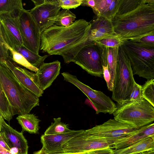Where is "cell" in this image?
I'll return each mask as SVG.
<instances>
[{"instance_id":"40","label":"cell","mask_w":154,"mask_h":154,"mask_svg":"<svg viewBox=\"0 0 154 154\" xmlns=\"http://www.w3.org/2000/svg\"><path fill=\"white\" fill-rule=\"evenodd\" d=\"M139 154H154V149L145 151Z\"/></svg>"},{"instance_id":"21","label":"cell","mask_w":154,"mask_h":154,"mask_svg":"<svg viewBox=\"0 0 154 154\" xmlns=\"http://www.w3.org/2000/svg\"><path fill=\"white\" fill-rule=\"evenodd\" d=\"M119 47L114 48L103 47V63L108 65L110 76V91H112L113 89L115 79Z\"/></svg>"},{"instance_id":"27","label":"cell","mask_w":154,"mask_h":154,"mask_svg":"<svg viewBox=\"0 0 154 154\" xmlns=\"http://www.w3.org/2000/svg\"><path fill=\"white\" fill-rule=\"evenodd\" d=\"M54 122L47 129L44 134L53 135L66 133L71 131L68 125L62 122L61 118H54Z\"/></svg>"},{"instance_id":"32","label":"cell","mask_w":154,"mask_h":154,"mask_svg":"<svg viewBox=\"0 0 154 154\" xmlns=\"http://www.w3.org/2000/svg\"><path fill=\"white\" fill-rule=\"evenodd\" d=\"M60 6L63 9L75 8L81 5L82 0H58Z\"/></svg>"},{"instance_id":"15","label":"cell","mask_w":154,"mask_h":154,"mask_svg":"<svg viewBox=\"0 0 154 154\" xmlns=\"http://www.w3.org/2000/svg\"><path fill=\"white\" fill-rule=\"evenodd\" d=\"M85 130H72L66 133L45 135L41 137V142L46 152L48 154L63 153V145L71 139L83 132Z\"/></svg>"},{"instance_id":"23","label":"cell","mask_w":154,"mask_h":154,"mask_svg":"<svg viewBox=\"0 0 154 154\" xmlns=\"http://www.w3.org/2000/svg\"><path fill=\"white\" fill-rule=\"evenodd\" d=\"M16 119L22 127V132L26 131L30 134H36L38 132L41 120L33 114L19 115Z\"/></svg>"},{"instance_id":"19","label":"cell","mask_w":154,"mask_h":154,"mask_svg":"<svg viewBox=\"0 0 154 154\" xmlns=\"http://www.w3.org/2000/svg\"><path fill=\"white\" fill-rule=\"evenodd\" d=\"M91 23L90 40L94 41L105 38L119 37L114 32L111 21L97 16Z\"/></svg>"},{"instance_id":"31","label":"cell","mask_w":154,"mask_h":154,"mask_svg":"<svg viewBox=\"0 0 154 154\" xmlns=\"http://www.w3.org/2000/svg\"><path fill=\"white\" fill-rule=\"evenodd\" d=\"M123 41L119 37L105 38L94 41L103 47L109 48L119 46Z\"/></svg>"},{"instance_id":"3","label":"cell","mask_w":154,"mask_h":154,"mask_svg":"<svg viewBox=\"0 0 154 154\" xmlns=\"http://www.w3.org/2000/svg\"><path fill=\"white\" fill-rule=\"evenodd\" d=\"M0 87L8 102L13 116L29 113L39 105V98L17 79L5 62L0 63Z\"/></svg>"},{"instance_id":"41","label":"cell","mask_w":154,"mask_h":154,"mask_svg":"<svg viewBox=\"0 0 154 154\" xmlns=\"http://www.w3.org/2000/svg\"><path fill=\"white\" fill-rule=\"evenodd\" d=\"M88 152L80 153H55V154H88Z\"/></svg>"},{"instance_id":"18","label":"cell","mask_w":154,"mask_h":154,"mask_svg":"<svg viewBox=\"0 0 154 154\" xmlns=\"http://www.w3.org/2000/svg\"><path fill=\"white\" fill-rule=\"evenodd\" d=\"M0 132L3 133L7 139L12 149L17 150L16 154H27L28 146L27 141L23 132L16 130L8 125L2 118Z\"/></svg>"},{"instance_id":"16","label":"cell","mask_w":154,"mask_h":154,"mask_svg":"<svg viewBox=\"0 0 154 154\" xmlns=\"http://www.w3.org/2000/svg\"><path fill=\"white\" fill-rule=\"evenodd\" d=\"M60 62L58 60L48 63H43L35 76L41 89L44 91L50 87L60 74Z\"/></svg>"},{"instance_id":"35","label":"cell","mask_w":154,"mask_h":154,"mask_svg":"<svg viewBox=\"0 0 154 154\" xmlns=\"http://www.w3.org/2000/svg\"><path fill=\"white\" fill-rule=\"evenodd\" d=\"M103 77L105 80L107 84L108 90H110V76L109 70L107 64L103 65Z\"/></svg>"},{"instance_id":"14","label":"cell","mask_w":154,"mask_h":154,"mask_svg":"<svg viewBox=\"0 0 154 154\" xmlns=\"http://www.w3.org/2000/svg\"><path fill=\"white\" fill-rule=\"evenodd\" d=\"M5 63L18 81L26 89L38 98L42 96L43 91L37 83L35 73L21 67L10 58Z\"/></svg>"},{"instance_id":"10","label":"cell","mask_w":154,"mask_h":154,"mask_svg":"<svg viewBox=\"0 0 154 154\" xmlns=\"http://www.w3.org/2000/svg\"><path fill=\"white\" fill-rule=\"evenodd\" d=\"M35 6L29 11L40 32L54 24V17L61 8L58 0H32Z\"/></svg>"},{"instance_id":"24","label":"cell","mask_w":154,"mask_h":154,"mask_svg":"<svg viewBox=\"0 0 154 154\" xmlns=\"http://www.w3.org/2000/svg\"><path fill=\"white\" fill-rule=\"evenodd\" d=\"M13 49L22 55L31 65L37 68L40 66L48 56L47 55L41 56L24 46H15Z\"/></svg>"},{"instance_id":"38","label":"cell","mask_w":154,"mask_h":154,"mask_svg":"<svg viewBox=\"0 0 154 154\" xmlns=\"http://www.w3.org/2000/svg\"><path fill=\"white\" fill-rule=\"evenodd\" d=\"M81 5L90 7L94 11L95 8V0H82V3Z\"/></svg>"},{"instance_id":"37","label":"cell","mask_w":154,"mask_h":154,"mask_svg":"<svg viewBox=\"0 0 154 154\" xmlns=\"http://www.w3.org/2000/svg\"><path fill=\"white\" fill-rule=\"evenodd\" d=\"M138 40L146 44L154 45V35H150L145 36Z\"/></svg>"},{"instance_id":"9","label":"cell","mask_w":154,"mask_h":154,"mask_svg":"<svg viewBox=\"0 0 154 154\" xmlns=\"http://www.w3.org/2000/svg\"><path fill=\"white\" fill-rule=\"evenodd\" d=\"M16 18L24 46L39 54L41 33L29 11L23 8Z\"/></svg>"},{"instance_id":"2","label":"cell","mask_w":154,"mask_h":154,"mask_svg":"<svg viewBox=\"0 0 154 154\" xmlns=\"http://www.w3.org/2000/svg\"><path fill=\"white\" fill-rule=\"evenodd\" d=\"M111 22L115 33L123 41L154 35V0H120Z\"/></svg>"},{"instance_id":"26","label":"cell","mask_w":154,"mask_h":154,"mask_svg":"<svg viewBox=\"0 0 154 154\" xmlns=\"http://www.w3.org/2000/svg\"><path fill=\"white\" fill-rule=\"evenodd\" d=\"M76 18L75 15L69 10L60 11L54 18L55 24L65 27L72 25Z\"/></svg>"},{"instance_id":"42","label":"cell","mask_w":154,"mask_h":154,"mask_svg":"<svg viewBox=\"0 0 154 154\" xmlns=\"http://www.w3.org/2000/svg\"><path fill=\"white\" fill-rule=\"evenodd\" d=\"M2 118H3L2 117V116L0 114V131H1V129L2 121Z\"/></svg>"},{"instance_id":"13","label":"cell","mask_w":154,"mask_h":154,"mask_svg":"<svg viewBox=\"0 0 154 154\" xmlns=\"http://www.w3.org/2000/svg\"><path fill=\"white\" fill-rule=\"evenodd\" d=\"M16 17L9 12L0 13V36L12 49L15 46H24Z\"/></svg>"},{"instance_id":"17","label":"cell","mask_w":154,"mask_h":154,"mask_svg":"<svg viewBox=\"0 0 154 154\" xmlns=\"http://www.w3.org/2000/svg\"><path fill=\"white\" fill-rule=\"evenodd\" d=\"M154 139V123L140 128L134 133L124 137L113 140L109 143V148L119 149L128 147L148 137Z\"/></svg>"},{"instance_id":"28","label":"cell","mask_w":154,"mask_h":154,"mask_svg":"<svg viewBox=\"0 0 154 154\" xmlns=\"http://www.w3.org/2000/svg\"><path fill=\"white\" fill-rule=\"evenodd\" d=\"M0 114L4 120L8 122L12 119V114L9 105L3 91L0 87Z\"/></svg>"},{"instance_id":"25","label":"cell","mask_w":154,"mask_h":154,"mask_svg":"<svg viewBox=\"0 0 154 154\" xmlns=\"http://www.w3.org/2000/svg\"><path fill=\"white\" fill-rule=\"evenodd\" d=\"M23 9L21 0H0V13L9 12L17 16Z\"/></svg>"},{"instance_id":"4","label":"cell","mask_w":154,"mask_h":154,"mask_svg":"<svg viewBox=\"0 0 154 154\" xmlns=\"http://www.w3.org/2000/svg\"><path fill=\"white\" fill-rule=\"evenodd\" d=\"M130 63L133 75L147 80L154 78V45L127 40L121 45Z\"/></svg>"},{"instance_id":"30","label":"cell","mask_w":154,"mask_h":154,"mask_svg":"<svg viewBox=\"0 0 154 154\" xmlns=\"http://www.w3.org/2000/svg\"><path fill=\"white\" fill-rule=\"evenodd\" d=\"M142 86L143 97L154 106V79L147 80Z\"/></svg>"},{"instance_id":"29","label":"cell","mask_w":154,"mask_h":154,"mask_svg":"<svg viewBox=\"0 0 154 154\" xmlns=\"http://www.w3.org/2000/svg\"><path fill=\"white\" fill-rule=\"evenodd\" d=\"M7 47L9 51V58L13 61L31 71H37L38 68L31 65L23 56L9 47Z\"/></svg>"},{"instance_id":"33","label":"cell","mask_w":154,"mask_h":154,"mask_svg":"<svg viewBox=\"0 0 154 154\" xmlns=\"http://www.w3.org/2000/svg\"><path fill=\"white\" fill-rule=\"evenodd\" d=\"M142 85L135 82L133 90L128 101H135L143 98L142 95Z\"/></svg>"},{"instance_id":"12","label":"cell","mask_w":154,"mask_h":154,"mask_svg":"<svg viewBox=\"0 0 154 154\" xmlns=\"http://www.w3.org/2000/svg\"><path fill=\"white\" fill-rule=\"evenodd\" d=\"M109 148L105 138L91 135L85 130L72 138L63 146L64 153H80Z\"/></svg>"},{"instance_id":"39","label":"cell","mask_w":154,"mask_h":154,"mask_svg":"<svg viewBox=\"0 0 154 154\" xmlns=\"http://www.w3.org/2000/svg\"><path fill=\"white\" fill-rule=\"evenodd\" d=\"M33 154H47V153L42 147L40 150L35 152Z\"/></svg>"},{"instance_id":"34","label":"cell","mask_w":154,"mask_h":154,"mask_svg":"<svg viewBox=\"0 0 154 154\" xmlns=\"http://www.w3.org/2000/svg\"><path fill=\"white\" fill-rule=\"evenodd\" d=\"M9 51L0 36V63L5 62L9 58Z\"/></svg>"},{"instance_id":"36","label":"cell","mask_w":154,"mask_h":154,"mask_svg":"<svg viewBox=\"0 0 154 154\" xmlns=\"http://www.w3.org/2000/svg\"><path fill=\"white\" fill-rule=\"evenodd\" d=\"M88 154H113L112 149L110 148L97 149L89 152Z\"/></svg>"},{"instance_id":"43","label":"cell","mask_w":154,"mask_h":154,"mask_svg":"<svg viewBox=\"0 0 154 154\" xmlns=\"http://www.w3.org/2000/svg\"><path fill=\"white\" fill-rule=\"evenodd\" d=\"M3 154H14L11 152L6 151Z\"/></svg>"},{"instance_id":"8","label":"cell","mask_w":154,"mask_h":154,"mask_svg":"<svg viewBox=\"0 0 154 154\" xmlns=\"http://www.w3.org/2000/svg\"><path fill=\"white\" fill-rule=\"evenodd\" d=\"M61 74L64 80L75 85L87 97L94 107L96 114L102 113L112 114L116 109L117 106L116 104L102 91L92 89L79 81L76 76L68 72H63Z\"/></svg>"},{"instance_id":"22","label":"cell","mask_w":154,"mask_h":154,"mask_svg":"<svg viewBox=\"0 0 154 154\" xmlns=\"http://www.w3.org/2000/svg\"><path fill=\"white\" fill-rule=\"evenodd\" d=\"M153 149H154V139L149 137L122 149H112V151L113 154H139Z\"/></svg>"},{"instance_id":"1","label":"cell","mask_w":154,"mask_h":154,"mask_svg":"<svg viewBox=\"0 0 154 154\" xmlns=\"http://www.w3.org/2000/svg\"><path fill=\"white\" fill-rule=\"evenodd\" d=\"M91 22L84 19L68 27L54 24L41 34L40 50L50 55L62 56L65 63L73 62L81 49L91 41Z\"/></svg>"},{"instance_id":"6","label":"cell","mask_w":154,"mask_h":154,"mask_svg":"<svg viewBox=\"0 0 154 154\" xmlns=\"http://www.w3.org/2000/svg\"><path fill=\"white\" fill-rule=\"evenodd\" d=\"M130 62L121 45L119 47L112 99L118 106L127 102L135 81Z\"/></svg>"},{"instance_id":"5","label":"cell","mask_w":154,"mask_h":154,"mask_svg":"<svg viewBox=\"0 0 154 154\" xmlns=\"http://www.w3.org/2000/svg\"><path fill=\"white\" fill-rule=\"evenodd\" d=\"M112 114L115 119L140 128L153 122L154 106L143 98L117 107Z\"/></svg>"},{"instance_id":"20","label":"cell","mask_w":154,"mask_h":154,"mask_svg":"<svg viewBox=\"0 0 154 154\" xmlns=\"http://www.w3.org/2000/svg\"><path fill=\"white\" fill-rule=\"evenodd\" d=\"M95 8L93 11L97 16L111 21L116 14L120 0H95Z\"/></svg>"},{"instance_id":"7","label":"cell","mask_w":154,"mask_h":154,"mask_svg":"<svg viewBox=\"0 0 154 154\" xmlns=\"http://www.w3.org/2000/svg\"><path fill=\"white\" fill-rule=\"evenodd\" d=\"M103 47L91 41L78 53L73 62L92 75L103 77Z\"/></svg>"},{"instance_id":"11","label":"cell","mask_w":154,"mask_h":154,"mask_svg":"<svg viewBox=\"0 0 154 154\" xmlns=\"http://www.w3.org/2000/svg\"><path fill=\"white\" fill-rule=\"evenodd\" d=\"M139 129L114 119L85 131L92 136L105 138L109 143L113 140L126 137Z\"/></svg>"}]
</instances>
